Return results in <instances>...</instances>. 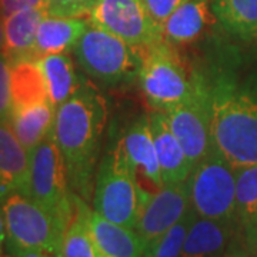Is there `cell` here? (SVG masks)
Returning a JSON list of instances; mask_svg holds the SVG:
<instances>
[{
  "label": "cell",
  "mask_w": 257,
  "mask_h": 257,
  "mask_svg": "<svg viewBox=\"0 0 257 257\" xmlns=\"http://www.w3.org/2000/svg\"><path fill=\"white\" fill-rule=\"evenodd\" d=\"M96 0H46V15L57 18H86Z\"/></svg>",
  "instance_id": "27"
},
{
  "label": "cell",
  "mask_w": 257,
  "mask_h": 257,
  "mask_svg": "<svg viewBox=\"0 0 257 257\" xmlns=\"http://www.w3.org/2000/svg\"><path fill=\"white\" fill-rule=\"evenodd\" d=\"M36 62L46 82L49 100L55 109L69 100L80 89L82 83L77 77L73 59L69 53L42 56Z\"/></svg>",
  "instance_id": "21"
},
{
  "label": "cell",
  "mask_w": 257,
  "mask_h": 257,
  "mask_svg": "<svg viewBox=\"0 0 257 257\" xmlns=\"http://www.w3.org/2000/svg\"><path fill=\"white\" fill-rule=\"evenodd\" d=\"M241 237L239 223L196 216L187 230L180 257H227Z\"/></svg>",
  "instance_id": "13"
},
{
  "label": "cell",
  "mask_w": 257,
  "mask_h": 257,
  "mask_svg": "<svg viewBox=\"0 0 257 257\" xmlns=\"http://www.w3.org/2000/svg\"><path fill=\"white\" fill-rule=\"evenodd\" d=\"M73 52L80 67L96 80L119 84L139 77L140 47L132 46L103 29L90 25Z\"/></svg>",
  "instance_id": "7"
},
{
  "label": "cell",
  "mask_w": 257,
  "mask_h": 257,
  "mask_svg": "<svg viewBox=\"0 0 257 257\" xmlns=\"http://www.w3.org/2000/svg\"><path fill=\"white\" fill-rule=\"evenodd\" d=\"M56 109L50 101L35 104L25 109L12 110L10 128L29 153L39 146L53 130Z\"/></svg>",
  "instance_id": "22"
},
{
  "label": "cell",
  "mask_w": 257,
  "mask_h": 257,
  "mask_svg": "<svg viewBox=\"0 0 257 257\" xmlns=\"http://www.w3.org/2000/svg\"><path fill=\"white\" fill-rule=\"evenodd\" d=\"M187 0H143L149 16L153 19V22L157 26H160L166 22L179 6H182Z\"/></svg>",
  "instance_id": "29"
},
{
  "label": "cell",
  "mask_w": 257,
  "mask_h": 257,
  "mask_svg": "<svg viewBox=\"0 0 257 257\" xmlns=\"http://www.w3.org/2000/svg\"><path fill=\"white\" fill-rule=\"evenodd\" d=\"M30 153L8 123L0 121V202L13 193L29 196Z\"/></svg>",
  "instance_id": "15"
},
{
  "label": "cell",
  "mask_w": 257,
  "mask_h": 257,
  "mask_svg": "<svg viewBox=\"0 0 257 257\" xmlns=\"http://www.w3.org/2000/svg\"><path fill=\"white\" fill-rule=\"evenodd\" d=\"M213 16L230 35L257 37V0H210Z\"/></svg>",
  "instance_id": "24"
},
{
  "label": "cell",
  "mask_w": 257,
  "mask_h": 257,
  "mask_svg": "<svg viewBox=\"0 0 257 257\" xmlns=\"http://www.w3.org/2000/svg\"><path fill=\"white\" fill-rule=\"evenodd\" d=\"M8 243V233H6V224H5V217L0 209V257H3V250Z\"/></svg>",
  "instance_id": "32"
},
{
  "label": "cell",
  "mask_w": 257,
  "mask_h": 257,
  "mask_svg": "<svg viewBox=\"0 0 257 257\" xmlns=\"http://www.w3.org/2000/svg\"><path fill=\"white\" fill-rule=\"evenodd\" d=\"M189 183L165 184L143 203L135 231L143 243L146 257L150 256L157 241L180 221L190 210Z\"/></svg>",
  "instance_id": "11"
},
{
  "label": "cell",
  "mask_w": 257,
  "mask_h": 257,
  "mask_svg": "<svg viewBox=\"0 0 257 257\" xmlns=\"http://www.w3.org/2000/svg\"><path fill=\"white\" fill-rule=\"evenodd\" d=\"M9 250H35L59 257L64 227L53 214L23 193H13L0 202Z\"/></svg>",
  "instance_id": "5"
},
{
  "label": "cell",
  "mask_w": 257,
  "mask_h": 257,
  "mask_svg": "<svg viewBox=\"0 0 257 257\" xmlns=\"http://www.w3.org/2000/svg\"><path fill=\"white\" fill-rule=\"evenodd\" d=\"M119 142L133 167L143 206L152 194L165 186L149 116H140L135 120Z\"/></svg>",
  "instance_id": "12"
},
{
  "label": "cell",
  "mask_w": 257,
  "mask_h": 257,
  "mask_svg": "<svg viewBox=\"0 0 257 257\" xmlns=\"http://www.w3.org/2000/svg\"><path fill=\"white\" fill-rule=\"evenodd\" d=\"M90 26L86 18H57L46 15L37 29L35 59L74 50L83 33Z\"/></svg>",
  "instance_id": "17"
},
{
  "label": "cell",
  "mask_w": 257,
  "mask_h": 257,
  "mask_svg": "<svg viewBox=\"0 0 257 257\" xmlns=\"http://www.w3.org/2000/svg\"><path fill=\"white\" fill-rule=\"evenodd\" d=\"M5 46V18L0 15V53H3Z\"/></svg>",
  "instance_id": "33"
},
{
  "label": "cell",
  "mask_w": 257,
  "mask_h": 257,
  "mask_svg": "<svg viewBox=\"0 0 257 257\" xmlns=\"http://www.w3.org/2000/svg\"><path fill=\"white\" fill-rule=\"evenodd\" d=\"M86 19L135 47L162 40V29L149 16L143 0H96Z\"/></svg>",
  "instance_id": "9"
},
{
  "label": "cell",
  "mask_w": 257,
  "mask_h": 257,
  "mask_svg": "<svg viewBox=\"0 0 257 257\" xmlns=\"http://www.w3.org/2000/svg\"><path fill=\"white\" fill-rule=\"evenodd\" d=\"M9 59L0 53V121L9 124L10 114L13 109L12 103V82H10Z\"/></svg>",
  "instance_id": "28"
},
{
  "label": "cell",
  "mask_w": 257,
  "mask_h": 257,
  "mask_svg": "<svg viewBox=\"0 0 257 257\" xmlns=\"http://www.w3.org/2000/svg\"><path fill=\"white\" fill-rule=\"evenodd\" d=\"M165 114L192 165L199 163L213 147L210 89L202 82L189 100L166 110Z\"/></svg>",
  "instance_id": "10"
},
{
  "label": "cell",
  "mask_w": 257,
  "mask_h": 257,
  "mask_svg": "<svg viewBox=\"0 0 257 257\" xmlns=\"http://www.w3.org/2000/svg\"><path fill=\"white\" fill-rule=\"evenodd\" d=\"M254 257H257V251H256V256H254Z\"/></svg>",
  "instance_id": "34"
},
{
  "label": "cell",
  "mask_w": 257,
  "mask_h": 257,
  "mask_svg": "<svg viewBox=\"0 0 257 257\" xmlns=\"http://www.w3.org/2000/svg\"><path fill=\"white\" fill-rule=\"evenodd\" d=\"M8 257H55L43 253V251H35V250H9L8 248Z\"/></svg>",
  "instance_id": "31"
},
{
  "label": "cell",
  "mask_w": 257,
  "mask_h": 257,
  "mask_svg": "<svg viewBox=\"0 0 257 257\" xmlns=\"http://www.w3.org/2000/svg\"><path fill=\"white\" fill-rule=\"evenodd\" d=\"M211 145L230 165L257 166V100L230 83L210 89Z\"/></svg>",
  "instance_id": "2"
},
{
  "label": "cell",
  "mask_w": 257,
  "mask_h": 257,
  "mask_svg": "<svg viewBox=\"0 0 257 257\" xmlns=\"http://www.w3.org/2000/svg\"><path fill=\"white\" fill-rule=\"evenodd\" d=\"M87 221L100 257H146L135 229L107 220L93 209L89 210Z\"/></svg>",
  "instance_id": "16"
},
{
  "label": "cell",
  "mask_w": 257,
  "mask_h": 257,
  "mask_svg": "<svg viewBox=\"0 0 257 257\" xmlns=\"http://www.w3.org/2000/svg\"><path fill=\"white\" fill-rule=\"evenodd\" d=\"M149 121L165 184L186 182L194 166L189 160L175 133L172 132L165 111L153 110L149 114Z\"/></svg>",
  "instance_id": "14"
},
{
  "label": "cell",
  "mask_w": 257,
  "mask_h": 257,
  "mask_svg": "<svg viewBox=\"0 0 257 257\" xmlns=\"http://www.w3.org/2000/svg\"><path fill=\"white\" fill-rule=\"evenodd\" d=\"M187 183L190 206L196 216L237 223L236 167L214 147L194 165Z\"/></svg>",
  "instance_id": "6"
},
{
  "label": "cell",
  "mask_w": 257,
  "mask_h": 257,
  "mask_svg": "<svg viewBox=\"0 0 257 257\" xmlns=\"http://www.w3.org/2000/svg\"><path fill=\"white\" fill-rule=\"evenodd\" d=\"M107 120V106L101 94L82 84L73 96L56 109L53 138L64 160L73 194L93 200L96 165Z\"/></svg>",
  "instance_id": "1"
},
{
  "label": "cell",
  "mask_w": 257,
  "mask_h": 257,
  "mask_svg": "<svg viewBox=\"0 0 257 257\" xmlns=\"http://www.w3.org/2000/svg\"><path fill=\"white\" fill-rule=\"evenodd\" d=\"M46 16L45 9H25L5 18L3 55L10 64L35 59V42L40 22Z\"/></svg>",
  "instance_id": "18"
},
{
  "label": "cell",
  "mask_w": 257,
  "mask_h": 257,
  "mask_svg": "<svg viewBox=\"0 0 257 257\" xmlns=\"http://www.w3.org/2000/svg\"><path fill=\"white\" fill-rule=\"evenodd\" d=\"M142 209L136 176L120 142L101 159L96 172L93 210L104 219L136 227Z\"/></svg>",
  "instance_id": "4"
},
{
  "label": "cell",
  "mask_w": 257,
  "mask_h": 257,
  "mask_svg": "<svg viewBox=\"0 0 257 257\" xmlns=\"http://www.w3.org/2000/svg\"><path fill=\"white\" fill-rule=\"evenodd\" d=\"M25 9H46V0H0V15L3 18Z\"/></svg>",
  "instance_id": "30"
},
{
  "label": "cell",
  "mask_w": 257,
  "mask_h": 257,
  "mask_svg": "<svg viewBox=\"0 0 257 257\" xmlns=\"http://www.w3.org/2000/svg\"><path fill=\"white\" fill-rule=\"evenodd\" d=\"M13 109H25L49 100L46 82L36 60H22L10 64Z\"/></svg>",
  "instance_id": "23"
},
{
  "label": "cell",
  "mask_w": 257,
  "mask_h": 257,
  "mask_svg": "<svg viewBox=\"0 0 257 257\" xmlns=\"http://www.w3.org/2000/svg\"><path fill=\"white\" fill-rule=\"evenodd\" d=\"M142 50L139 83L153 110L166 111L189 100L203 82L190 76L173 45L163 39Z\"/></svg>",
  "instance_id": "3"
},
{
  "label": "cell",
  "mask_w": 257,
  "mask_h": 257,
  "mask_svg": "<svg viewBox=\"0 0 257 257\" xmlns=\"http://www.w3.org/2000/svg\"><path fill=\"white\" fill-rule=\"evenodd\" d=\"M236 211L244 247L257 251V166L236 169Z\"/></svg>",
  "instance_id": "20"
},
{
  "label": "cell",
  "mask_w": 257,
  "mask_h": 257,
  "mask_svg": "<svg viewBox=\"0 0 257 257\" xmlns=\"http://www.w3.org/2000/svg\"><path fill=\"white\" fill-rule=\"evenodd\" d=\"M194 217H196V213L190 207V210L186 213L183 219L177 221L175 226L157 241V244L153 247L149 257H180L187 230L190 227Z\"/></svg>",
  "instance_id": "26"
},
{
  "label": "cell",
  "mask_w": 257,
  "mask_h": 257,
  "mask_svg": "<svg viewBox=\"0 0 257 257\" xmlns=\"http://www.w3.org/2000/svg\"><path fill=\"white\" fill-rule=\"evenodd\" d=\"M210 0H187L162 25V39L170 45L194 42L211 23Z\"/></svg>",
  "instance_id": "19"
},
{
  "label": "cell",
  "mask_w": 257,
  "mask_h": 257,
  "mask_svg": "<svg viewBox=\"0 0 257 257\" xmlns=\"http://www.w3.org/2000/svg\"><path fill=\"white\" fill-rule=\"evenodd\" d=\"M29 196L53 214L64 227L74 213V194L70 190L64 160L53 138V130L30 152Z\"/></svg>",
  "instance_id": "8"
},
{
  "label": "cell",
  "mask_w": 257,
  "mask_h": 257,
  "mask_svg": "<svg viewBox=\"0 0 257 257\" xmlns=\"http://www.w3.org/2000/svg\"><path fill=\"white\" fill-rule=\"evenodd\" d=\"M89 204L74 194V213L62 239L59 257H100L89 227Z\"/></svg>",
  "instance_id": "25"
}]
</instances>
